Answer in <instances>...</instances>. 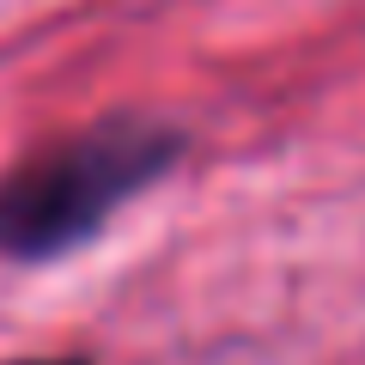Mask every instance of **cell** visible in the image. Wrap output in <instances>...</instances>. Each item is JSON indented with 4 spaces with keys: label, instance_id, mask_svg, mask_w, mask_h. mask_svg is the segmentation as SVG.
<instances>
[{
    "label": "cell",
    "instance_id": "2",
    "mask_svg": "<svg viewBox=\"0 0 365 365\" xmlns=\"http://www.w3.org/2000/svg\"><path fill=\"white\" fill-rule=\"evenodd\" d=\"M49 365H73V359H49Z\"/></svg>",
    "mask_w": 365,
    "mask_h": 365
},
{
    "label": "cell",
    "instance_id": "1",
    "mask_svg": "<svg viewBox=\"0 0 365 365\" xmlns=\"http://www.w3.org/2000/svg\"><path fill=\"white\" fill-rule=\"evenodd\" d=\"M170 158L177 134L158 122H104L37 153L25 170L0 182V250L37 262L91 237L134 189L170 170Z\"/></svg>",
    "mask_w": 365,
    "mask_h": 365
}]
</instances>
